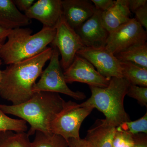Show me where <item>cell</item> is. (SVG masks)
Returning a JSON list of instances; mask_svg holds the SVG:
<instances>
[{
	"label": "cell",
	"mask_w": 147,
	"mask_h": 147,
	"mask_svg": "<svg viewBox=\"0 0 147 147\" xmlns=\"http://www.w3.org/2000/svg\"><path fill=\"white\" fill-rule=\"evenodd\" d=\"M35 133L34 140L31 142L30 147H68L67 141L60 135L40 131Z\"/></svg>",
	"instance_id": "cell-20"
},
{
	"label": "cell",
	"mask_w": 147,
	"mask_h": 147,
	"mask_svg": "<svg viewBox=\"0 0 147 147\" xmlns=\"http://www.w3.org/2000/svg\"><path fill=\"white\" fill-rule=\"evenodd\" d=\"M11 30L0 26V44L3 45L4 43L5 40L10 33Z\"/></svg>",
	"instance_id": "cell-31"
},
{
	"label": "cell",
	"mask_w": 147,
	"mask_h": 147,
	"mask_svg": "<svg viewBox=\"0 0 147 147\" xmlns=\"http://www.w3.org/2000/svg\"><path fill=\"white\" fill-rule=\"evenodd\" d=\"M147 34L135 18L109 33L105 47L115 55L132 45L146 42Z\"/></svg>",
	"instance_id": "cell-8"
},
{
	"label": "cell",
	"mask_w": 147,
	"mask_h": 147,
	"mask_svg": "<svg viewBox=\"0 0 147 147\" xmlns=\"http://www.w3.org/2000/svg\"><path fill=\"white\" fill-rule=\"evenodd\" d=\"M68 147H92L86 139H70L67 141Z\"/></svg>",
	"instance_id": "cell-28"
},
{
	"label": "cell",
	"mask_w": 147,
	"mask_h": 147,
	"mask_svg": "<svg viewBox=\"0 0 147 147\" xmlns=\"http://www.w3.org/2000/svg\"><path fill=\"white\" fill-rule=\"evenodd\" d=\"M95 7L101 12H105L112 8L116 1L113 0H92Z\"/></svg>",
	"instance_id": "cell-26"
},
{
	"label": "cell",
	"mask_w": 147,
	"mask_h": 147,
	"mask_svg": "<svg viewBox=\"0 0 147 147\" xmlns=\"http://www.w3.org/2000/svg\"><path fill=\"white\" fill-rule=\"evenodd\" d=\"M2 64V60L0 59V67H1ZM2 76L3 71H2V70H1V69H0V84H1V82L2 79Z\"/></svg>",
	"instance_id": "cell-32"
},
{
	"label": "cell",
	"mask_w": 147,
	"mask_h": 147,
	"mask_svg": "<svg viewBox=\"0 0 147 147\" xmlns=\"http://www.w3.org/2000/svg\"><path fill=\"white\" fill-rule=\"evenodd\" d=\"M24 14L30 20L34 19L39 21L43 27L56 28L63 15L62 1L38 0L35 2Z\"/></svg>",
	"instance_id": "cell-12"
},
{
	"label": "cell",
	"mask_w": 147,
	"mask_h": 147,
	"mask_svg": "<svg viewBox=\"0 0 147 147\" xmlns=\"http://www.w3.org/2000/svg\"><path fill=\"white\" fill-rule=\"evenodd\" d=\"M56 28L42 27L34 34L30 28L11 30L6 42L0 47V59L9 65L34 57L47 48L53 41Z\"/></svg>",
	"instance_id": "cell-3"
},
{
	"label": "cell",
	"mask_w": 147,
	"mask_h": 147,
	"mask_svg": "<svg viewBox=\"0 0 147 147\" xmlns=\"http://www.w3.org/2000/svg\"><path fill=\"white\" fill-rule=\"evenodd\" d=\"M27 122L23 119L11 118L0 109V132L11 131L26 132L28 130Z\"/></svg>",
	"instance_id": "cell-21"
},
{
	"label": "cell",
	"mask_w": 147,
	"mask_h": 147,
	"mask_svg": "<svg viewBox=\"0 0 147 147\" xmlns=\"http://www.w3.org/2000/svg\"><path fill=\"white\" fill-rule=\"evenodd\" d=\"M31 20L18 10L12 0H0V26L8 30L26 26Z\"/></svg>",
	"instance_id": "cell-16"
},
{
	"label": "cell",
	"mask_w": 147,
	"mask_h": 147,
	"mask_svg": "<svg viewBox=\"0 0 147 147\" xmlns=\"http://www.w3.org/2000/svg\"><path fill=\"white\" fill-rule=\"evenodd\" d=\"M123 77L130 85L147 87V69L128 62H120Z\"/></svg>",
	"instance_id": "cell-18"
},
{
	"label": "cell",
	"mask_w": 147,
	"mask_h": 147,
	"mask_svg": "<svg viewBox=\"0 0 147 147\" xmlns=\"http://www.w3.org/2000/svg\"><path fill=\"white\" fill-rule=\"evenodd\" d=\"M53 51V47H47L34 57L7 67L3 71L0 84L1 97L13 105L30 99L34 94L33 87Z\"/></svg>",
	"instance_id": "cell-1"
},
{
	"label": "cell",
	"mask_w": 147,
	"mask_h": 147,
	"mask_svg": "<svg viewBox=\"0 0 147 147\" xmlns=\"http://www.w3.org/2000/svg\"><path fill=\"white\" fill-rule=\"evenodd\" d=\"M135 19L143 27L147 29V4L137 9L134 13Z\"/></svg>",
	"instance_id": "cell-25"
},
{
	"label": "cell",
	"mask_w": 147,
	"mask_h": 147,
	"mask_svg": "<svg viewBox=\"0 0 147 147\" xmlns=\"http://www.w3.org/2000/svg\"><path fill=\"white\" fill-rule=\"evenodd\" d=\"M101 13L96 9L93 15L75 30L85 47L105 46L109 33L102 24Z\"/></svg>",
	"instance_id": "cell-11"
},
{
	"label": "cell",
	"mask_w": 147,
	"mask_h": 147,
	"mask_svg": "<svg viewBox=\"0 0 147 147\" xmlns=\"http://www.w3.org/2000/svg\"><path fill=\"white\" fill-rule=\"evenodd\" d=\"M29 136L25 132H0V147H30Z\"/></svg>",
	"instance_id": "cell-19"
},
{
	"label": "cell",
	"mask_w": 147,
	"mask_h": 147,
	"mask_svg": "<svg viewBox=\"0 0 147 147\" xmlns=\"http://www.w3.org/2000/svg\"><path fill=\"white\" fill-rule=\"evenodd\" d=\"M130 85L123 78L113 77L106 88L89 86L91 96L84 103L102 112L105 119L117 127L131 121L124 106V99Z\"/></svg>",
	"instance_id": "cell-4"
},
{
	"label": "cell",
	"mask_w": 147,
	"mask_h": 147,
	"mask_svg": "<svg viewBox=\"0 0 147 147\" xmlns=\"http://www.w3.org/2000/svg\"><path fill=\"white\" fill-rule=\"evenodd\" d=\"M65 102L59 94L39 92L34 93L30 99L21 104H0V109L5 114L17 116L28 123L30 126L27 133L29 136L36 131L53 134L51 124Z\"/></svg>",
	"instance_id": "cell-2"
},
{
	"label": "cell",
	"mask_w": 147,
	"mask_h": 147,
	"mask_svg": "<svg viewBox=\"0 0 147 147\" xmlns=\"http://www.w3.org/2000/svg\"><path fill=\"white\" fill-rule=\"evenodd\" d=\"M55 37L51 44L60 54L62 69L66 70L72 63L77 51L85 47L75 30L61 16L56 28Z\"/></svg>",
	"instance_id": "cell-7"
},
{
	"label": "cell",
	"mask_w": 147,
	"mask_h": 147,
	"mask_svg": "<svg viewBox=\"0 0 147 147\" xmlns=\"http://www.w3.org/2000/svg\"><path fill=\"white\" fill-rule=\"evenodd\" d=\"M127 95L136 99L142 106H147V87L130 85Z\"/></svg>",
	"instance_id": "cell-24"
},
{
	"label": "cell",
	"mask_w": 147,
	"mask_h": 147,
	"mask_svg": "<svg viewBox=\"0 0 147 147\" xmlns=\"http://www.w3.org/2000/svg\"><path fill=\"white\" fill-rule=\"evenodd\" d=\"M134 144L133 147H147V134L139 133L134 134Z\"/></svg>",
	"instance_id": "cell-29"
},
{
	"label": "cell",
	"mask_w": 147,
	"mask_h": 147,
	"mask_svg": "<svg viewBox=\"0 0 147 147\" xmlns=\"http://www.w3.org/2000/svg\"><path fill=\"white\" fill-rule=\"evenodd\" d=\"M63 16L74 30L79 28L94 13L96 8L88 0L62 1Z\"/></svg>",
	"instance_id": "cell-13"
},
{
	"label": "cell",
	"mask_w": 147,
	"mask_h": 147,
	"mask_svg": "<svg viewBox=\"0 0 147 147\" xmlns=\"http://www.w3.org/2000/svg\"><path fill=\"white\" fill-rule=\"evenodd\" d=\"M13 3L18 10L25 13L31 7L35 2L34 0H13Z\"/></svg>",
	"instance_id": "cell-27"
},
{
	"label": "cell",
	"mask_w": 147,
	"mask_h": 147,
	"mask_svg": "<svg viewBox=\"0 0 147 147\" xmlns=\"http://www.w3.org/2000/svg\"><path fill=\"white\" fill-rule=\"evenodd\" d=\"M147 4V0H128L129 8L133 13Z\"/></svg>",
	"instance_id": "cell-30"
},
{
	"label": "cell",
	"mask_w": 147,
	"mask_h": 147,
	"mask_svg": "<svg viewBox=\"0 0 147 147\" xmlns=\"http://www.w3.org/2000/svg\"><path fill=\"white\" fill-rule=\"evenodd\" d=\"M134 135L117 127L113 139V147H133Z\"/></svg>",
	"instance_id": "cell-23"
},
{
	"label": "cell",
	"mask_w": 147,
	"mask_h": 147,
	"mask_svg": "<svg viewBox=\"0 0 147 147\" xmlns=\"http://www.w3.org/2000/svg\"><path fill=\"white\" fill-rule=\"evenodd\" d=\"M2 45H1V44H0V47H1V46Z\"/></svg>",
	"instance_id": "cell-33"
},
{
	"label": "cell",
	"mask_w": 147,
	"mask_h": 147,
	"mask_svg": "<svg viewBox=\"0 0 147 147\" xmlns=\"http://www.w3.org/2000/svg\"><path fill=\"white\" fill-rule=\"evenodd\" d=\"M116 128L105 119H97L87 131L85 139L92 147H113Z\"/></svg>",
	"instance_id": "cell-14"
},
{
	"label": "cell",
	"mask_w": 147,
	"mask_h": 147,
	"mask_svg": "<svg viewBox=\"0 0 147 147\" xmlns=\"http://www.w3.org/2000/svg\"><path fill=\"white\" fill-rule=\"evenodd\" d=\"M76 55L88 61L96 69L98 72L105 78H123L120 61L105 47H84L78 50Z\"/></svg>",
	"instance_id": "cell-9"
},
{
	"label": "cell",
	"mask_w": 147,
	"mask_h": 147,
	"mask_svg": "<svg viewBox=\"0 0 147 147\" xmlns=\"http://www.w3.org/2000/svg\"><path fill=\"white\" fill-rule=\"evenodd\" d=\"M94 108L84 102L78 104L69 100L54 119L51 129L53 134L60 135L67 141L80 138L79 131L83 122Z\"/></svg>",
	"instance_id": "cell-5"
},
{
	"label": "cell",
	"mask_w": 147,
	"mask_h": 147,
	"mask_svg": "<svg viewBox=\"0 0 147 147\" xmlns=\"http://www.w3.org/2000/svg\"><path fill=\"white\" fill-rule=\"evenodd\" d=\"M131 12L128 5V0H117L109 10L101 12V19L103 26L109 33L128 22Z\"/></svg>",
	"instance_id": "cell-15"
},
{
	"label": "cell",
	"mask_w": 147,
	"mask_h": 147,
	"mask_svg": "<svg viewBox=\"0 0 147 147\" xmlns=\"http://www.w3.org/2000/svg\"><path fill=\"white\" fill-rule=\"evenodd\" d=\"M118 127L134 135L139 133L147 134V113L139 119L125 122Z\"/></svg>",
	"instance_id": "cell-22"
},
{
	"label": "cell",
	"mask_w": 147,
	"mask_h": 147,
	"mask_svg": "<svg viewBox=\"0 0 147 147\" xmlns=\"http://www.w3.org/2000/svg\"><path fill=\"white\" fill-rule=\"evenodd\" d=\"M120 62H128L147 69V42L138 43L115 55Z\"/></svg>",
	"instance_id": "cell-17"
},
{
	"label": "cell",
	"mask_w": 147,
	"mask_h": 147,
	"mask_svg": "<svg viewBox=\"0 0 147 147\" xmlns=\"http://www.w3.org/2000/svg\"><path fill=\"white\" fill-rule=\"evenodd\" d=\"M63 74L67 84L80 82L100 88L108 86L110 79L102 76L88 61L77 55Z\"/></svg>",
	"instance_id": "cell-10"
},
{
	"label": "cell",
	"mask_w": 147,
	"mask_h": 147,
	"mask_svg": "<svg viewBox=\"0 0 147 147\" xmlns=\"http://www.w3.org/2000/svg\"><path fill=\"white\" fill-rule=\"evenodd\" d=\"M53 48L49 65L42 71L39 81L33 87V92H50L65 94L77 100L85 99L86 96L84 92L73 91L67 86L59 59V53L57 48Z\"/></svg>",
	"instance_id": "cell-6"
}]
</instances>
